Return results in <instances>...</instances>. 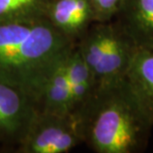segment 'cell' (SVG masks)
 I'll use <instances>...</instances> for the list:
<instances>
[{"instance_id": "277c9868", "label": "cell", "mask_w": 153, "mask_h": 153, "mask_svg": "<svg viewBox=\"0 0 153 153\" xmlns=\"http://www.w3.org/2000/svg\"><path fill=\"white\" fill-rule=\"evenodd\" d=\"M81 142H84L82 125L74 115L37 111L17 151L66 153Z\"/></svg>"}, {"instance_id": "6da1fadb", "label": "cell", "mask_w": 153, "mask_h": 153, "mask_svg": "<svg viewBox=\"0 0 153 153\" xmlns=\"http://www.w3.org/2000/svg\"><path fill=\"white\" fill-rule=\"evenodd\" d=\"M75 45L46 18L0 23V79L36 102L49 76Z\"/></svg>"}, {"instance_id": "8992f818", "label": "cell", "mask_w": 153, "mask_h": 153, "mask_svg": "<svg viewBox=\"0 0 153 153\" xmlns=\"http://www.w3.org/2000/svg\"><path fill=\"white\" fill-rule=\"evenodd\" d=\"M45 18L55 29L76 43L96 22L88 0H52Z\"/></svg>"}, {"instance_id": "5b68a950", "label": "cell", "mask_w": 153, "mask_h": 153, "mask_svg": "<svg viewBox=\"0 0 153 153\" xmlns=\"http://www.w3.org/2000/svg\"><path fill=\"white\" fill-rule=\"evenodd\" d=\"M37 111L31 97L0 79V144L19 146Z\"/></svg>"}, {"instance_id": "7a4b0ae2", "label": "cell", "mask_w": 153, "mask_h": 153, "mask_svg": "<svg viewBox=\"0 0 153 153\" xmlns=\"http://www.w3.org/2000/svg\"><path fill=\"white\" fill-rule=\"evenodd\" d=\"M84 142L97 153H135L153 126L126 79L97 88L81 115Z\"/></svg>"}, {"instance_id": "9c48e42d", "label": "cell", "mask_w": 153, "mask_h": 153, "mask_svg": "<svg viewBox=\"0 0 153 153\" xmlns=\"http://www.w3.org/2000/svg\"><path fill=\"white\" fill-rule=\"evenodd\" d=\"M153 124V48H138L125 76Z\"/></svg>"}, {"instance_id": "7c38bea8", "label": "cell", "mask_w": 153, "mask_h": 153, "mask_svg": "<svg viewBox=\"0 0 153 153\" xmlns=\"http://www.w3.org/2000/svg\"><path fill=\"white\" fill-rule=\"evenodd\" d=\"M96 22H108L116 17L124 0H88Z\"/></svg>"}, {"instance_id": "8fae6325", "label": "cell", "mask_w": 153, "mask_h": 153, "mask_svg": "<svg viewBox=\"0 0 153 153\" xmlns=\"http://www.w3.org/2000/svg\"><path fill=\"white\" fill-rule=\"evenodd\" d=\"M52 0H0V23L45 18Z\"/></svg>"}, {"instance_id": "3957f363", "label": "cell", "mask_w": 153, "mask_h": 153, "mask_svg": "<svg viewBox=\"0 0 153 153\" xmlns=\"http://www.w3.org/2000/svg\"><path fill=\"white\" fill-rule=\"evenodd\" d=\"M97 88L125 79L137 46L116 22H94L76 42Z\"/></svg>"}, {"instance_id": "30bf717a", "label": "cell", "mask_w": 153, "mask_h": 153, "mask_svg": "<svg viewBox=\"0 0 153 153\" xmlns=\"http://www.w3.org/2000/svg\"><path fill=\"white\" fill-rule=\"evenodd\" d=\"M67 57L54 69L42 87L36 100L38 111L55 114H72L71 96L66 72Z\"/></svg>"}, {"instance_id": "ba28073f", "label": "cell", "mask_w": 153, "mask_h": 153, "mask_svg": "<svg viewBox=\"0 0 153 153\" xmlns=\"http://www.w3.org/2000/svg\"><path fill=\"white\" fill-rule=\"evenodd\" d=\"M66 72L71 96V114L81 122V115L97 90V82L76 45L66 60Z\"/></svg>"}, {"instance_id": "52a82bcc", "label": "cell", "mask_w": 153, "mask_h": 153, "mask_svg": "<svg viewBox=\"0 0 153 153\" xmlns=\"http://www.w3.org/2000/svg\"><path fill=\"white\" fill-rule=\"evenodd\" d=\"M115 22L137 48H153V0H124Z\"/></svg>"}]
</instances>
